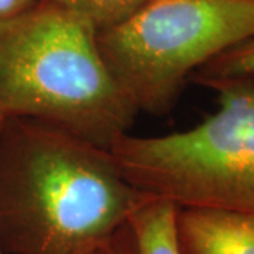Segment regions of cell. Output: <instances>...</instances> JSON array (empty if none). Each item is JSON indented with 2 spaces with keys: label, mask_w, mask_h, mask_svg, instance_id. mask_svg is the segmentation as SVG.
Instances as JSON below:
<instances>
[{
  "label": "cell",
  "mask_w": 254,
  "mask_h": 254,
  "mask_svg": "<svg viewBox=\"0 0 254 254\" xmlns=\"http://www.w3.org/2000/svg\"><path fill=\"white\" fill-rule=\"evenodd\" d=\"M145 196L109 148L41 120L3 119L1 254H73L125 225Z\"/></svg>",
  "instance_id": "cell-1"
},
{
  "label": "cell",
  "mask_w": 254,
  "mask_h": 254,
  "mask_svg": "<svg viewBox=\"0 0 254 254\" xmlns=\"http://www.w3.org/2000/svg\"><path fill=\"white\" fill-rule=\"evenodd\" d=\"M98 28L37 1L0 24V118H28L109 148L136 116L100 54Z\"/></svg>",
  "instance_id": "cell-2"
},
{
  "label": "cell",
  "mask_w": 254,
  "mask_h": 254,
  "mask_svg": "<svg viewBox=\"0 0 254 254\" xmlns=\"http://www.w3.org/2000/svg\"><path fill=\"white\" fill-rule=\"evenodd\" d=\"M218 110L199 125L163 136L126 133L109 150L122 174L147 195L178 208L254 215V78L202 83Z\"/></svg>",
  "instance_id": "cell-3"
},
{
  "label": "cell",
  "mask_w": 254,
  "mask_h": 254,
  "mask_svg": "<svg viewBox=\"0 0 254 254\" xmlns=\"http://www.w3.org/2000/svg\"><path fill=\"white\" fill-rule=\"evenodd\" d=\"M253 34L254 0H150L98 44L137 113L160 116L196 69Z\"/></svg>",
  "instance_id": "cell-4"
},
{
  "label": "cell",
  "mask_w": 254,
  "mask_h": 254,
  "mask_svg": "<svg viewBox=\"0 0 254 254\" xmlns=\"http://www.w3.org/2000/svg\"><path fill=\"white\" fill-rule=\"evenodd\" d=\"M180 254H254V215L215 208H178Z\"/></svg>",
  "instance_id": "cell-5"
},
{
  "label": "cell",
  "mask_w": 254,
  "mask_h": 254,
  "mask_svg": "<svg viewBox=\"0 0 254 254\" xmlns=\"http://www.w3.org/2000/svg\"><path fill=\"white\" fill-rule=\"evenodd\" d=\"M175 216L177 206L170 200L145 196L127 219L136 237L138 254H180Z\"/></svg>",
  "instance_id": "cell-6"
},
{
  "label": "cell",
  "mask_w": 254,
  "mask_h": 254,
  "mask_svg": "<svg viewBox=\"0 0 254 254\" xmlns=\"http://www.w3.org/2000/svg\"><path fill=\"white\" fill-rule=\"evenodd\" d=\"M230 78H254V34L202 65L192 73L190 82L202 85Z\"/></svg>",
  "instance_id": "cell-7"
},
{
  "label": "cell",
  "mask_w": 254,
  "mask_h": 254,
  "mask_svg": "<svg viewBox=\"0 0 254 254\" xmlns=\"http://www.w3.org/2000/svg\"><path fill=\"white\" fill-rule=\"evenodd\" d=\"M72 11L91 21L98 31L116 26L150 0H38Z\"/></svg>",
  "instance_id": "cell-8"
},
{
  "label": "cell",
  "mask_w": 254,
  "mask_h": 254,
  "mask_svg": "<svg viewBox=\"0 0 254 254\" xmlns=\"http://www.w3.org/2000/svg\"><path fill=\"white\" fill-rule=\"evenodd\" d=\"M73 254H138L134 233L126 222L106 236L92 240Z\"/></svg>",
  "instance_id": "cell-9"
},
{
  "label": "cell",
  "mask_w": 254,
  "mask_h": 254,
  "mask_svg": "<svg viewBox=\"0 0 254 254\" xmlns=\"http://www.w3.org/2000/svg\"><path fill=\"white\" fill-rule=\"evenodd\" d=\"M38 0H0V24L30 9Z\"/></svg>",
  "instance_id": "cell-10"
},
{
  "label": "cell",
  "mask_w": 254,
  "mask_h": 254,
  "mask_svg": "<svg viewBox=\"0 0 254 254\" xmlns=\"http://www.w3.org/2000/svg\"><path fill=\"white\" fill-rule=\"evenodd\" d=\"M3 119H4V118H0V126H1V122H3ZM0 254H1V253H0Z\"/></svg>",
  "instance_id": "cell-11"
}]
</instances>
